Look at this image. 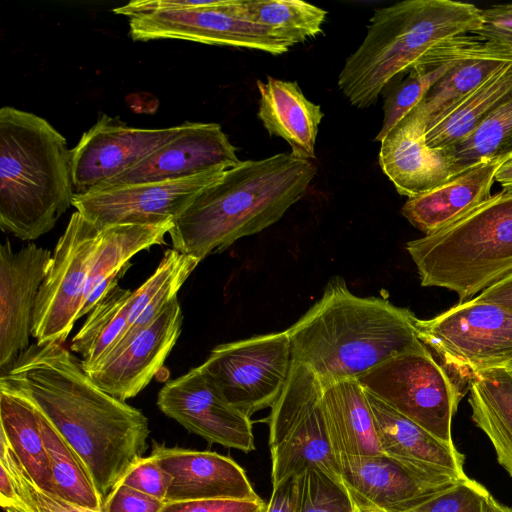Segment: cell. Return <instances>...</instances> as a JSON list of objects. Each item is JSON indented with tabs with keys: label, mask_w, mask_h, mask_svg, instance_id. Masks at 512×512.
Returning <instances> with one entry per match:
<instances>
[{
	"label": "cell",
	"mask_w": 512,
	"mask_h": 512,
	"mask_svg": "<svg viewBox=\"0 0 512 512\" xmlns=\"http://www.w3.org/2000/svg\"><path fill=\"white\" fill-rule=\"evenodd\" d=\"M1 377L23 391L70 445L102 500L143 457L146 416L104 390L61 343H35Z\"/></svg>",
	"instance_id": "obj_1"
},
{
	"label": "cell",
	"mask_w": 512,
	"mask_h": 512,
	"mask_svg": "<svg viewBox=\"0 0 512 512\" xmlns=\"http://www.w3.org/2000/svg\"><path fill=\"white\" fill-rule=\"evenodd\" d=\"M416 319L386 298L353 294L334 276L287 329L292 361L307 366L323 387L357 380L396 356L427 349L417 336Z\"/></svg>",
	"instance_id": "obj_2"
},
{
	"label": "cell",
	"mask_w": 512,
	"mask_h": 512,
	"mask_svg": "<svg viewBox=\"0 0 512 512\" xmlns=\"http://www.w3.org/2000/svg\"><path fill=\"white\" fill-rule=\"evenodd\" d=\"M312 161L292 153L241 161L200 191L173 221V249L201 262L240 238L278 222L316 176Z\"/></svg>",
	"instance_id": "obj_3"
},
{
	"label": "cell",
	"mask_w": 512,
	"mask_h": 512,
	"mask_svg": "<svg viewBox=\"0 0 512 512\" xmlns=\"http://www.w3.org/2000/svg\"><path fill=\"white\" fill-rule=\"evenodd\" d=\"M71 150L47 120L0 109V226L21 240L49 232L72 206Z\"/></svg>",
	"instance_id": "obj_4"
},
{
	"label": "cell",
	"mask_w": 512,
	"mask_h": 512,
	"mask_svg": "<svg viewBox=\"0 0 512 512\" xmlns=\"http://www.w3.org/2000/svg\"><path fill=\"white\" fill-rule=\"evenodd\" d=\"M483 9L453 0H405L375 10L367 34L345 61L338 87L351 105L367 108L445 40L474 34Z\"/></svg>",
	"instance_id": "obj_5"
},
{
	"label": "cell",
	"mask_w": 512,
	"mask_h": 512,
	"mask_svg": "<svg viewBox=\"0 0 512 512\" xmlns=\"http://www.w3.org/2000/svg\"><path fill=\"white\" fill-rule=\"evenodd\" d=\"M421 285L453 291L458 303L512 274V192L492 195L436 233L407 242Z\"/></svg>",
	"instance_id": "obj_6"
},
{
	"label": "cell",
	"mask_w": 512,
	"mask_h": 512,
	"mask_svg": "<svg viewBox=\"0 0 512 512\" xmlns=\"http://www.w3.org/2000/svg\"><path fill=\"white\" fill-rule=\"evenodd\" d=\"M323 386L305 365L292 361L268 418L272 485L319 468L340 481L322 409Z\"/></svg>",
	"instance_id": "obj_7"
},
{
	"label": "cell",
	"mask_w": 512,
	"mask_h": 512,
	"mask_svg": "<svg viewBox=\"0 0 512 512\" xmlns=\"http://www.w3.org/2000/svg\"><path fill=\"white\" fill-rule=\"evenodd\" d=\"M415 328L421 342L460 382L462 395L474 373L512 360V311L476 297L433 318H417Z\"/></svg>",
	"instance_id": "obj_8"
},
{
	"label": "cell",
	"mask_w": 512,
	"mask_h": 512,
	"mask_svg": "<svg viewBox=\"0 0 512 512\" xmlns=\"http://www.w3.org/2000/svg\"><path fill=\"white\" fill-rule=\"evenodd\" d=\"M357 381L436 438L453 444L452 418L462 394L429 348L396 356Z\"/></svg>",
	"instance_id": "obj_9"
},
{
	"label": "cell",
	"mask_w": 512,
	"mask_h": 512,
	"mask_svg": "<svg viewBox=\"0 0 512 512\" xmlns=\"http://www.w3.org/2000/svg\"><path fill=\"white\" fill-rule=\"evenodd\" d=\"M291 362L285 330L217 345L199 367L228 403L251 417L275 403Z\"/></svg>",
	"instance_id": "obj_10"
},
{
	"label": "cell",
	"mask_w": 512,
	"mask_h": 512,
	"mask_svg": "<svg viewBox=\"0 0 512 512\" xmlns=\"http://www.w3.org/2000/svg\"><path fill=\"white\" fill-rule=\"evenodd\" d=\"M101 236L102 231L78 211L71 215L37 294L31 330L36 343L66 341L78 320Z\"/></svg>",
	"instance_id": "obj_11"
},
{
	"label": "cell",
	"mask_w": 512,
	"mask_h": 512,
	"mask_svg": "<svg viewBox=\"0 0 512 512\" xmlns=\"http://www.w3.org/2000/svg\"><path fill=\"white\" fill-rule=\"evenodd\" d=\"M338 461L340 481L359 512H411L464 479L418 468L385 454Z\"/></svg>",
	"instance_id": "obj_12"
},
{
	"label": "cell",
	"mask_w": 512,
	"mask_h": 512,
	"mask_svg": "<svg viewBox=\"0 0 512 512\" xmlns=\"http://www.w3.org/2000/svg\"><path fill=\"white\" fill-rule=\"evenodd\" d=\"M235 0H211L203 7L159 10L129 17L134 41L177 39L209 45H222L286 53L292 46L271 30L243 20L230 12Z\"/></svg>",
	"instance_id": "obj_13"
},
{
	"label": "cell",
	"mask_w": 512,
	"mask_h": 512,
	"mask_svg": "<svg viewBox=\"0 0 512 512\" xmlns=\"http://www.w3.org/2000/svg\"><path fill=\"white\" fill-rule=\"evenodd\" d=\"M223 172L211 171L180 179L99 187L74 195L72 206L100 230L122 223L158 224L174 221L196 195L215 182Z\"/></svg>",
	"instance_id": "obj_14"
},
{
	"label": "cell",
	"mask_w": 512,
	"mask_h": 512,
	"mask_svg": "<svg viewBox=\"0 0 512 512\" xmlns=\"http://www.w3.org/2000/svg\"><path fill=\"white\" fill-rule=\"evenodd\" d=\"M157 406L211 444L244 453L255 450L250 417L228 403L199 366L168 381L158 393Z\"/></svg>",
	"instance_id": "obj_15"
},
{
	"label": "cell",
	"mask_w": 512,
	"mask_h": 512,
	"mask_svg": "<svg viewBox=\"0 0 512 512\" xmlns=\"http://www.w3.org/2000/svg\"><path fill=\"white\" fill-rule=\"evenodd\" d=\"M185 123L168 128H136L102 114L71 150L75 195L118 176L175 138Z\"/></svg>",
	"instance_id": "obj_16"
},
{
	"label": "cell",
	"mask_w": 512,
	"mask_h": 512,
	"mask_svg": "<svg viewBox=\"0 0 512 512\" xmlns=\"http://www.w3.org/2000/svg\"><path fill=\"white\" fill-rule=\"evenodd\" d=\"M183 315L175 297L145 327L108 350L90 369V378L108 394L126 401L160 371L181 332Z\"/></svg>",
	"instance_id": "obj_17"
},
{
	"label": "cell",
	"mask_w": 512,
	"mask_h": 512,
	"mask_svg": "<svg viewBox=\"0 0 512 512\" xmlns=\"http://www.w3.org/2000/svg\"><path fill=\"white\" fill-rule=\"evenodd\" d=\"M50 250L28 244L0 247V370L6 373L29 347L37 294L51 263Z\"/></svg>",
	"instance_id": "obj_18"
},
{
	"label": "cell",
	"mask_w": 512,
	"mask_h": 512,
	"mask_svg": "<svg viewBox=\"0 0 512 512\" xmlns=\"http://www.w3.org/2000/svg\"><path fill=\"white\" fill-rule=\"evenodd\" d=\"M241 161L217 123L185 122L184 129L139 163L96 187L180 179L225 171ZM95 189V188H94Z\"/></svg>",
	"instance_id": "obj_19"
},
{
	"label": "cell",
	"mask_w": 512,
	"mask_h": 512,
	"mask_svg": "<svg viewBox=\"0 0 512 512\" xmlns=\"http://www.w3.org/2000/svg\"><path fill=\"white\" fill-rule=\"evenodd\" d=\"M151 455L171 476L165 502L262 499L245 470L228 456L163 445L156 446Z\"/></svg>",
	"instance_id": "obj_20"
},
{
	"label": "cell",
	"mask_w": 512,
	"mask_h": 512,
	"mask_svg": "<svg viewBox=\"0 0 512 512\" xmlns=\"http://www.w3.org/2000/svg\"><path fill=\"white\" fill-rule=\"evenodd\" d=\"M380 143L381 169L402 196L416 197L453 178L446 151L427 144L426 125L414 110Z\"/></svg>",
	"instance_id": "obj_21"
},
{
	"label": "cell",
	"mask_w": 512,
	"mask_h": 512,
	"mask_svg": "<svg viewBox=\"0 0 512 512\" xmlns=\"http://www.w3.org/2000/svg\"><path fill=\"white\" fill-rule=\"evenodd\" d=\"M509 157L481 161L446 183L408 198L402 215L425 235L447 228L492 196L495 174Z\"/></svg>",
	"instance_id": "obj_22"
},
{
	"label": "cell",
	"mask_w": 512,
	"mask_h": 512,
	"mask_svg": "<svg viewBox=\"0 0 512 512\" xmlns=\"http://www.w3.org/2000/svg\"><path fill=\"white\" fill-rule=\"evenodd\" d=\"M365 391V390H364ZM383 454L428 471L465 478L464 455L366 392Z\"/></svg>",
	"instance_id": "obj_23"
},
{
	"label": "cell",
	"mask_w": 512,
	"mask_h": 512,
	"mask_svg": "<svg viewBox=\"0 0 512 512\" xmlns=\"http://www.w3.org/2000/svg\"><path fill=\"white\" fill-rule=\"evenodd\" d=\"M511 61V47L471 34L455 64L412 110L423 120L427 130L495 71Z\"/></svg>",
	"instance_id": "obj_24"
},
{
	"label": "cell",
	"mask_w": 512,
	"mask_h": 512,
	"mask_svg": "<svg viewBox=\"0 0 512 512\" xmlns=\"http://www.w3.org/2000/svg\"><path fill=\"white\" fill-rule=\"evenodd\" d=\"M260 94L257 116L271 136L284 139L296 157L315 159L318 128L324 114L306 98L295 81L271 76L257 81Z\"/></svg>",
	"instance_id": "obj_25"
},
{
	"label": "cell",
	"mask_w": 512,
	"mask_h": 512,
	"mask_svg": "<svg viewBox=\"0 0 512 512\" xmlns=\"http://www.w3.org/2000/svg\"><path fill=\"white\" fill-rule=\"evenodd\" d=\"M322 409L338 460L383 454L366 393L357 380L323 387Z\"/></svg>",
	"instance_id": "obj_26"
},
{
	"label": "cell",
	"mask_w": 512,
	"mask_h": 512,
	"mask_svg": "<svg viewBox=\"0 0 512 512\" xmlns=\"http://www.w3.org/2000/svg\"><path fill=\"white\" fill-rule=\"evenodd\" d=\"M0 424L10 448L34 484L55 495L39 409L30 397L3 377L0 378Z\"/></svg>",
	"instance_id": "obj_27"
},
{
	"label": "cell",
	"mask_w": 512,
	"mask_h": 512,
	"mask_svg": "<svg viewBox=\"0 0 512 512\" xmlns=\"http://www.w3.org/2000/svg\"><path fill=\"white\" fill-rule=\"evenodd\" d=\"M472 421L491 441L498 463L512 477V372L504 366L474 373L468 381Z\"/></svg>",
	"instance_id": "obj_28"
},
{
	"label": "cell",
	"mask_w": 512,
	"mask_h": 512,
	"mask_svg": "<svg viewBox=\"0 0 512 512\" xmlns=\"http://www.w3.org/2000/svg\"><path fill=\"white\" fill-rule=\"evenodd\" d=\"M512 97V61L504 64L426 130L427 144L448 148L471 134Z\"/></svg>",
	"instance_id": "obj_29"
},
{
	"label": "cell",
	"mask_w": 512,
	"mask_h": 512,
	"mask_svg": "<svg viewBox=\"0 0 512 512\" xmlns=\"http://www.w3.org/2000/svg\"><path fill=\"white\" fill-rule=\"evenodd\" d=\"M199 263L196 258L173 248L166 250L154 273L133 291L127 325L108 350L152 321L177 297L178 291Z\"/></svg>",
	"instance_id": "obj_30"
},
{
	"label": "cell",
	"mask_w": 512,
	"mask_h": 512,
	"mask_svg": "<svg viewBox=\"0 0 512 512\" xmlns=\"http://www.w3.org/2000/svg\"><path fill=\"white\" fill-rule=\"evenodd\" d=\"M230 12L294 46L322 33L327 11L301 0H235Z\"/></svg>",
	"instance_id": "obj_31"
},
{
	"label": "cell",
	"mask_w": 512,
	"mask_h": 512,
	"mask_svg": "<svg viewBox=\"0 0 512 512\" xmlns=\"http://www.w3.org/2000/svg\"><path fill=\"white\" fill-rule=\"evenodd\" d=\"M173 221L164 223H122L102 229L99 247L88 273L83 301L91 291L113 272L131 262L142 250L165 243ZM83 303V302H82Z\"/></svg>",
	"instance_id": "obj_32"
},
{
	"label": "cell",
	"mask_w": 512,
	"mask_h": 512,
	"mask_svg": "<svg viewBox=\"0 0 512 512\" xmlns=\"http://www.w3.org/2000/svg\"><path fill=\"white\" fill-rule=\"evenodd\" d=\"M133 291L117 284L89 312L72 339L70 350L81 355L84 370L93 367L124 331Z\"/></svg>",
	"instance_id": "obj_33"
},
{
	"label": "cell",
	"mask_w": 512,
	"mask_h": 512,
	"mask_svg": "<svg viewBox=\"0 0 512 512\" xmlns=\"http://www.w3.org/2000/svg\"><path fill=\"white\" fill-rule=\"evenodd\" d=\"M39 418L55 495L78 506L102 511L103 500L79 457L40 409Z\"/></svg>",
	"instance_id": "obj_34"
},
{
	"label": "cell",
	"mask_w": 512,
	"mask_h": 512,
	"mask_svg": "<svg viewBox=\"0 0 512 512\" xmlns=\"http://www.w3.org/2000/svg\"><path fill=\"white\" fill-rule=\"evenodd\" d=\"M453 177L484 160L512 155V97L491 113L465 139L444 148Z\"/></svg>",
	"instance_id": "obj_35"
},
{
	"label": "cell",
	"mask_w": 512,
	"mask_h": 512,
	"mask_svg": "<svg viewBox=\"0 0 512 512\" xmlns=\"http://www.w3.org/2000/svg\"><path fill=\"white\" fill-rule=\"evenodd\" d=\"M295 512H359L341 483L319 468L296 476Z\"/></svg>",
	"instance_id": "obj_36"
},
{
	"label": "cell",
	"mask_w": 512,
	"mask_h": 512,
	"mask_svg": "<svg viewBox=\"0 0 512 512\" xmlns=\"http://www.w3.org/2000/svg\"><path fill=\"white\" fill-rule=\"evenodd\" d=\"M411 512H512L480 483L468 476Z\"/></svg>",
	"instance_id": "obj_37"
},
{
	"label": "cell",
	"mask_w": 512,
	"mask_h": 512,
	"mask_svg": "<svg viewBox=\"0 0 512 512\" xmlns=\"http://www.w3.org/2000/svg\"><path fill=\"white\" fill-rule=\"evenodd\" d=\"M0 461L9 469L18 491L34 512H102L78 506L38 488L10 448L3 432H0Z\"/></svg>",
	"instance_id": "obj_38"
},
{
	"label": "cell",
	"mask_w": 512,
	"mask_h": 512,
	"mask_svg": "<svg viewBox=\"0 0 512 512\" xmlns=\"http://www.w3.org/2000/svg\"><path fill=\"white\" fill-rule=\"evenodd\" d=\"M119 482L165 502L171 476L150 455L135 461Z\"/></svg>",
	"instance_id": "obj_39"
},
{
	"label": "cell",
	"mask_w": 512,
	"mask_h": 512,
	"mask_svg": "<svg viewBox=\"0 0 512 512\" xmlns=\"http://www.w3.org/2000/svg\"><path fill=\"white\" fill-rule=\"evenodd\" d=\"M165 502L118 482L103 500L102 512H160Z\"/></svg>",
	"instance_id": "obj_40"
},
{
	"label": "cell",
	"mask_w": 512,
	"mask_h": 512,
	"mask_svg": "<svg viewBox=\"0 0 512 512\" xmlns=\"http://www.w3.org/2000/svg\"><path fill=\"white\" fill-rule=\"evenodd\" d=\"M266 506L263 499H205L165 502L160 512H265Z\"/></svg>",
	"instance_id": "obj_41"
},
{
	"label": "cell",
	"mask_w": 512,
	"mask_h": 512,
	"mask_svg": "<svg viewBox=\"0 0 512 512\" xmlns=\"http://www.w3.org/2000/svg\"><path fill=\"white\" fill-rule=\"evenodd\" d=\"M484 23L474 35L494 40L512 48V3L483 9Z\"/></svg>",
	"instance_id": "obj_42"
},
{
	"label": "cell",
	"mask_w": 512,
	"mask_h": 512,
	"mask_svg": "<svg viewBox=\"0 0 512 512\" xmlns=\"http://www.w3.org/2000/svg\"><path fill=\"white\" fill-rule=\"evenodd\" d=\"M0 504L7 512H34L18 491L9 469L1 461Z\"/></svg>",
	"instance_id": "obj_43"
},
{
	"label": "cell",
	"mask_w": 512,
	"mask_h": 512,
	"mask_svg": "<svg viewBox=\"0 0 512 512\" xmlns=\"http://www.w3.org/2000/svg\"><path fill=\"white\" fill-rule=\"evenodd\" d=\"M296 477L272 485V494L265 512H295Z\"/></svg>",
	"instance_id": "obj_44"
},
{
	"label": "cell",
	"mask_w": 512,
	"mask_h": 512,
	"mask_svg": "<svg viewBox=\"0 0 512 512\" xmlns=\"http://www.w3.org/2000/svg\"><path fill=\"white\" fill-rule=\"evenodd\" d=\"M476 298L512 311V274L486 288Z\"/></svg>",
	"instance_id": "obj_45"
},
{
	"label": "cell",
	"mask_w": 512,
	"mask_h": 512,
	"mask_svg": "<svg viewBox=\"0 0 512 512\" xmlns=\"http://www.w3.org/2000/svg\"><path fill=\"white\" fill-rule=\"evenodd\" d=\"M495 181L500 183L503 190L512 192V155L497 170Z\"/></svg>",
	"instance_id": "obj_46"
},
{
	"label": "cell",
	"mask_w": 512,
	"mask_h": 512,
	"mask_svg": "<svg viewBox=\"0 0 512 512\" xmlns=\"http://www.w3.org/2000/svg\"><path fill=\"white\" fill-rule=\"evenodd\" d=\"M504 367H506L508 370L512 372V360L509 363H507Z\"/></svg>",
	"instance_id": "obj_47"
}]
</instances>
